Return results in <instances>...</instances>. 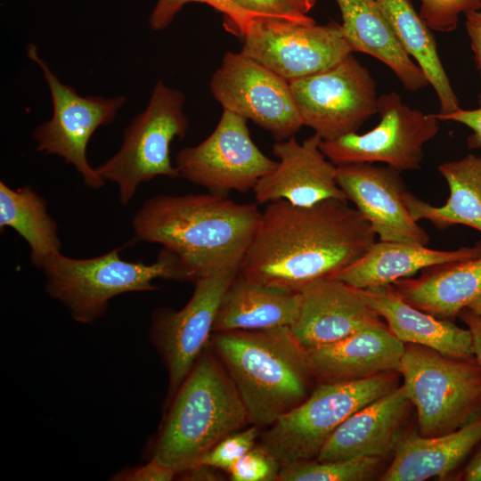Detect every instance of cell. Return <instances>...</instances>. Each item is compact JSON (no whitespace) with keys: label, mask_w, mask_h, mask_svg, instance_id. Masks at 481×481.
<instances>
[{"label":"cell","mask_w":481,"mask_h":481,"mask_svg":"<svg viewBox=\"0 0 481 481\" xmlns=\"http://www.w3.org/2000/svg\"><path fill=\"white\" fill-rule=\"evenodd\" d=\"M376 237L368 221L347 200H328L311 207L272 201L262 211L238 274L300 293L355 263Z\"/></svg>","instance_id":"obj_1"},{"label":"cell","mask_w":481,"mask_h":481,"mask_svg":"<svg viewBox=\"0 0 481 481\" xmlns=\"http://www.w3.org/2000/svg\"><path fill=\"white\" fill-rule=\"evenodd\" d=\"M261 215L254 203L212 193L158 195L134 216V240L173 252L193 283L217 269H239Z\"/></svg>","instance_id":"obj_2"},{"label":"cell","mask_w":481,"mask_h":481,"mask_svg":"<svg viewBox=\"0 0 481 481\" xmlns=\"http://www.w3.org/2000/svg\"><path fill=\"white\" fill-rule=\"evenodd\" d=\"M209 343L233 381L251 425L267 428L302 402L315 379L289 327L212 332Z\"/></svg>","instance_id":"obj_3"},{"label":"cell","mask_w":481,"mask_h":481,"mask_svg":"<svg viewBox=\"0 0 481 481\" xmlns=\"http://www.w3.org/2000/svg\"><path fill=\"white\" fill-rule=\"evenodd\" d=\"M165 408L150 459L176 474L250 424L238 390L210 343Z\"/></svg>","instance_id":"obj_4"},{"label":"cell","mask_w":481,"mask_h":481,"mask_svg":"<svg viewBox=\"0 0 481 481\" xmlns=\"http://www.w3.org/2000/svg\"><path fill=\"white\" fill-rule=\"evenodd\" d=\"M120 249L82 259L61 252L53 255L41 268L45 292L62 303L75 322L92 324L106 314L109 301L117 296L154 291L156 279L186 281L182 262L168 249L162 248L150 265L123 260Z\"/></svg>","instance_id":"obj_5"},{"label":"cell","mask_w":481,"mask_h":481,"mask_svg":"<svg viewBox=\"0 0 481 481\" xmlns=\"http://www.w3.org/2000/svg\"><path fill=\"white\" fill-rule=\"evenodd\" d=\"M399 373L421 436L444 435L481 416V371L474 357L405 344Z\"/></svg>","instance_id":"obj_6"},{"label":"cell","mask_w":481,"mask_h":481,"mask_svg":"<svg viewBox=\"0 0 481 481\" xmlns=\"http://www.w3.org/2000/svg\"><path fill=\"white\" fill-rule=\"evenodd\" d=\"M397 371L364 379L320 383L298 406L260 435L259 444L281 466L314 460L349 416L398 387Z\"/></svg>","instance_id":"obj_7"},{"label":"cell","mask_w":481,"mask_h":481,"mask_svg":"<svg viewBox=\"0 0 481 481\" xmlns=\"http://www.w3.org/2000/svg\"><path fill=\"white\" fill-rule=\"evenodd\" d=\"M184 103L183 92L157 81L147 107L124 130L118 152L95 167L105 182L116 183L122 205L133 200L142 183L158 176L180 177L170 147L188 130Z\"/></svg>","instance_id":"obj_8"},{"label":"cell","mask_w":481,"mask_h":481,"mask_svg":"<svg viewBox=\"0 0 481 481\" xmlns=\"http://www.w3.org/2000/svg\"><path fill=\"white\" fill-rule=\"evenodd\" d=\"M27 55L41 69L53 104L51 118L37 126L33 132L37 151L62 158L65 163L77 169L87 187L101 189L106 182L89 164L87 144L100 126L115 119L126 103V97L81 96L74 87L61 82L39 56L34 44L28 45Z\"/></svg>","instance_id":"obj_9"},{"label":"cell","mask_w":481,"mask_h":481,"mask_svg":"<svg viewBox=\"0 0 481 481\" xmlns=\"http://www.w3.org/2000/svg\"><path fill=\"white\" fill-rule=\"evenodd\" d=\"M304 126L322 141L357 133L378 113L377 84L353 53L319 73L289 81Z\"/></svg>","instance_id":"obj_10"},{"label":"cell","mask_w":481,"mask_h":481,"mask_svg":"<svg viewBox=\"0 0 481 481\" xmlns=\"http://www.w3.org/2000/svg\"><path fill=\"white\" fill-rule=\"evenodd\" d=\"M378 113L379 123L364 134L322 141L323 154L336 166L381 162L401 172L420 169L423 147L437 135L439 119L404 103L395 92L379 95Z\"/></svg>","instance_id":"obj_11"},{"label":"cell","mask_w":481,"mask_h":481,"mask_svg":"<svg viewBox=\"0 0 481 481\" xmlns=\"http://www.w3.org/2000/svg\"><path fill=\"white\" fill-rule=\"evenodd\" d=\"M277 163L255 144L247 119L226 110L205 140L179 151L175 160L180 177L224 197L253 191Z\"/></svg>","instance_id":"obj_12"},{"label":"cell","mask_w":481,"mask_h":481,"mask_svg":"<svg viewBox=\"0 0 481 481\" xmlns=\"http://www.w3.org/2000/svg\"><path fill=\"white\" fill-rule=\"evenodd\" d=\"M237 273L233 267L215 270L193 282L182 309L162 306L152 312L150 338L168 374L166 405L209 343L219 306Z\"/></svg>","instance_id":"obj_13"},{"label":"cell","mask_w":481,"mask_h":481,"mask_svg":"<svg viewBox=\"0 0 481 481\" xmlns=\"http://www.w3.org/2000/svg\"><path fill=\"white\" fill-rule=\"evenodd\" d=\"M289 82L340 62L354 51L341 24L296 23L254 18L243 37L240 51Z\"/></svg>","instance_id":"obj_14"},{"label":"cell","mask_w":481,"mask_h":481,"mask_svg":"<svg viewBox=\"0 0 481 481\" xmlns=\"http://www.w3.org/2000/svg\"><path fill=\"white\" fill-rule=\"evenodd\" d=\"M209 86L224 110L251 120L276 142L304 126L289 82L241 52L224 55Z\"/></svg>","instance_id":"obj_15"},{"label":"cell","mask_w":481,"mask_h":481,"mask_svg":"<svg viewBox=\"0 0 481 481\" xmlns=\"http://www.w3.org/2000/svg\"><path fill=\"white\" fill-rule=\"evenodd\" d=\"M401 173L389 166L350 163L337 166V181L379 240L428 245V232L407 208Z\"/></svg>","instance_id":"obj_16"},{"label":"cell","mask_w":481,"mask_h":481,"mask_svg":"<svg viewBox=\"0 0 481 481\" xmlns=\"http://www.w3.org/2000/svg\"><path fill=\"white\" fill-rule=\"evenodd\" d=\"M321 142L314 134L302 143L292 136L273 143V153L279 160L254 187L257 202L283 200L294 206L311 207L328 200H347L337 181V166L323 154Z\"/></svg>","instance_id":"obj_17"},{"label":"cell","mask_w":481,"mask_h":481,"mask_svg":"<svg viewBox=\"0 0 481 481\" xmlns=\"http://www.w3.org/2000/svg\"><path fill=\"white\" fill-rule=\"evenodd\" d=\"M383 323L362 290L335 278L315 282L300 292L290 330L306 350L338 342Z\"/></svg>","instance_id":"obj_18"},{"label":"cell","mask_w":481,"mask_h":481,"mask_svg":"<svg viewBox=\"0 0 481 481\" xmlns=\"http://www.w3.org/2000/svg\"><path fill=\"white\" fill-rule=\"evenodd\" d=\"M411 405L404 386L397 387L342 422L326 440L314 461L387 456L396 446Z\"/></svg>","instance_id":"obj_19"},{"label":"cell","mask_w":481,"mask_h":481,"mask_svg":"<svg viewBox=\"0 0 481 481\" xmlns=\"http://www.w3.org/2000/svg\"><path fill=\"white\" fill-rule=\"evenodd\" d=\"M404 348L405 344L383 322L333 344L306 350V356L315 380L338 382L399 372Z\"/></svg>","instance_id":"obj_20"},{"label":"cell","mask_w":481,"mask_h":481,"mask_svg":"<svg viewBox=\"0 0 481 481\" xmlns=\"http://www.w3.org/2000/svg\"><path fill=\"white\" fill-rule=\"evenodd\" d=\"M368 304L404 344H415L457 359L473 358L469 329L437 318L406 302L390 285L360 289Z\"/></svg>","instance_id":"obj_21"},{"label":"cell","mask_w":481,"mask_h":481,"mask_svg":"<svg viewBox=\"0 0 481 481\" xmlns=\"http://www.w3.org/2000/svg\"><path fill=\"white\" fill-rule=\"evenodd\" d=\"M481 256V240L453 250L429 249L428 245L376 240L355 263L335 279L357 289L390 285L420 270L464 261Z\"/></svg>","instance_id":"obj_22"},{"label":"cell","mask_w":481,"mask_h":481,"mask_svg":"<svg viewBox=\"0 0 481 481\" xmlns=\"http://www.w3.org/2000/svg\"><path fill=\"white\" fill-rule=\"evenodd\" d=\"M481 442V416L444 435L424 436L402 433L382 481H423L444 478Z\"/></svg>","instance_id":"obj_23"},{"label":"cell","mask_w":481,"mask_h":481,"mask_svg":"<svg viewBox=\"0 0 481 481\" xmlns=\"http://www.w3.org/2000/svg\"><path fill=\"white\" fill-rule=\"evenodd\" d=\"M344 36L354 53H363L386 64L403 86L416 92L429 85L421 69L404 50L376 0H335Z\"/></svg>","instance_id":"obj_24"},{"label":"cell","mask_w":481,"mask_h":481,"mask_svg":"<svg viewBox=\"0 0 481 481\" xmlns=\"http://www.w3.org/2000/svg\"><path fill=\"white\" fill-rule=\"evenodd\" d=\"M391 285L412 306L437 318H453L481 296V256L433 266L419 278Z\"/></svg>","instance_id":"obj_25"},{"label":"cell","mask_w":481,"mask_h":481,"mask_svg":"<svg viewBox=\"0 0 481 481\" xmlns=\"http://www.w3.org/2000/svg\"><path fill=\"white\" fill-rule=\"evenodd\" d=\"M299 299L300 293L257 283L237 273L223 297L213 332L290 327Z\"/></svg>","instance_id":"obj_26"},{"label":"cell","mask_w":481,"mask_h":481,"mask_svg":"<svg viewBox=\"0 0 481 481\" xmlns=\"http://www.w3.org/2000/svg\"><path fill=\"white\" fill-rule=\"evenodd\" d=\"M437 169L449 187L446 202L436 207L407 191L405 203L411 216L439 229L462 224L481 232V157L468 154L442 163Z\"/></svg>","instance_id":"obj_27"},{"label":"cell","mask_w":481,"mask_h":481,"mask_svg":"<svg viewBox=\"0 0 481 481\" xmlns=\"http://www.w3.org/2000/svg\"><path fill=\"white\" fill-rule=\"evenodd\" d=\"M407 54L416 61L439 101V118L460 110V102L438 56L431 29L410 0H376Z\"/></svg>","instance_id":"obj_28"},{"label":"cell","mask_w":481,"mask_h":481,"mask_svg":"<svg viewBox=\"0 0 481 481\" xmlns=\"http://www.w3.org/2000/svg\"><path fill=\"white\" fill-rule=\"evenodd\" d=\"M6 227L27 241L30 261L37 268L61 252L57 224L48 214L46 200L28 185L14 190L0 182L1 232Z\"/></svg>","instance_id":"obj_29"},{"label":"cell","mask_w":481,"mask_h":481,"mask_svg":"<svg viewBox=\"0 0 481 481\" xmlns=\"http://www.w3.org/2000/svg\"><path fill=\"white\" fill-rule=\"evenodd\" d=\"M379 457L363 456L340 461L314 460L281 466L277 481H364L379 469Z\"/></svg>","instance_id":"obj_30"},{"label":"cell","mask_w":481,"mask_h":481,"mask_svg":"<svg viewBox=\"0 0 481 481\" xmlns=\"http://www.w3.org/2000/svg\"><path fill=\"white\" fill-rule=\"evenodd\" d=\"M191 3L212 7L224 15V25L230 33L243 37L251 20L256 18L244 12L230 0H158L149 18L151 29L158 31L167 28L182 8Z\"/></svg>","instance_id":"obj_31"},{"label":"cell","mask_w":481,"mask_h":481,"mask_svg":"<svg viewBox=\"0 0 481 481\" xmlns=\"http://www.w3.org/2000/svg\"><path fill=\"white\" fill-rule=\"evenodd\" d=\"M254 17L278 19L296 23H314L308 12L316 0H230Z\"/></svg>","instance_id":"obj_32"},{"label":"cell","mask_w":481,"mask_h":481,"mask_svg":"<svg viewBox=\"0 0 481 481\" xmlns=\"http://www.w3.org/2000/svg\"><path fill=\"white\" fill-rule=\"evenodd\" d=\"M260 428L256 425L236 431L211 449L200 461L228 473L230 469L257 444Z\"/></svg>","instance_id":"obj_33"},{"label":"cell","mask_w":481,"mask_h":481,"mask_svg":"<svg viewBox=\"0 0 481 481\" xmlns=\"http://www.w3.org/2000/svg\"><path fill=\"white\" fill-rule=\"evenodd\" d=\"M420 16L427 26L438 32L456 29L461 13L481 9V0H420Z\"/></svg>","instance_id":"obj_34"},{"label":"cell","mask_w":481,"mask_h":481,"mask_svg":"<svg viewBox=\"0 0 481 481\" xmlns=\"http://www.w3.org/2000/svg\"><path fill=\"white\" fill-rule=\"evenodd\" d=\"M281 465L259 443L228 471L232 481H277Z\"/></svg>","instance_id":"obj_35"},{"label":"cell","mask_w":481,"mask_h":481,"mask_svg":"<svg viewBox=\"0 0 481 481\" xmlns=\"http://www.w3.org/2000/svg\"><path fill=\"white\" fill-rule=\"evenodd\" d=\"M176 477V472L168 466L150 459L143 465L126 467L110 477L114 481H171Z\"/></svg>","instance_id":"obj_36"},{"label":"cell","mask_w":481,"mask_h":481,"mask_svg":"<svg viewBox=\"0 0 481 481\" xmlns=\"http://www.w3.org/2000/svg\"><path fill=\"white\" fill-rule=\"evenodd\" d=\"M438 119L444 121H454L468 126L473 132L468 137L469 147H481V106L475 110L460 109L457 111L441 117Z\"/></svg>","instance_id":"obj_37"},{"label":"cell","mask_w":481,"mask_h":481,"mask_svg":"<svg viewBox=\"0 0 481 481\" xmlns=\"http://www.w3.org/2000/svg\"><path fill=\"white\" fill-rule=\"evenodd\" d=\"M465 26L469 38L470 47L474 53V60L481 78V12L479 11L465 14ZM481 106V93L478 97Z\"/></svg>","instance_id":"obj_38"},{"label":"cell","mask_w":481,"mask_h":481,"mask_svg":"<svg viewBox=\"0 0 481 481\" xmlns=\"http://www.w3.org/2000/svg\"><path fill=\"white\" fill-rule=\"evenodd\" d=\"M216 468L196 463L176 474L177 479L184 481H217L223 480V476Z\"/></svg>","instance_id":"obj_39"},{"label":"cell","mask_w":481,"mask_h":481,"mask_svg":"<svg viewBox=\"0 0 481 481\" xmlns=\"http://www.w3.org/2000/svg\"><path fill=\"white\" fill-rule=\"evenodd\" d=\"M470 331L473 355L481 371V316L465 308L460 314Z\"/></svg>","instance_id":"obj_40"},{"label":"cell","mask_w":481,"mask_h":481,"mask_svg":"<svg viewBox=\"0 0 481 481\" xmlns=\"http://www.w3.org/2000/svg\"><path fill=\"white\" fill-rule=\"evenodd\" d=\"M461 478L466 481H481V448L464 469Z\"/></svg>","instance_id":"obj_41"},{"label":"cell","mask_w":481,"mask_h":481,"mask_svg":"<svg viewBox=\"0 0 481 481\" xmlns=\"http://www.w3.org/2000/svg\"><path fill=\"white\" fill-rule=\"evenodd\" d=\"M467 309L481 316V296L473 300Z\"/></svg>","instance_id":"obj_42"}]
</instances>
